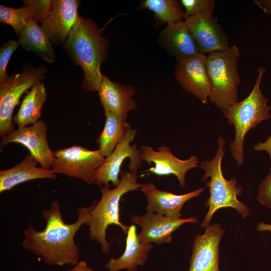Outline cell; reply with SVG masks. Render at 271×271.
Here are the masks:
<instances>
[{"label": "cell", "mask_w": 271, "mask_h": 271, "mask_svg": "<svg viewBox=\"0 0 271 271\" xmlns=\"http://www.w3.org/2000/svg\"><path fill=\"white\" fill-rule=\"evenodd\" d=\"M257 199L260 204L271 209V167L258 187Z\"/></svg>", "instance_id": "obj_30"}, {"label": "cell", "mask_w": 271, "mask_h": 271, "mask_svg": "<svg viewBox=\"0 0 271 271\" xmlns=\"http://www.w3.org/2000/svg\"><path fill=\"white\" fill-rule=\"evenodd\" d=\"M207 55L199 53L177 61L174 74L183 89L207 104L211 92V84L206 67Z\"/></svg>", "instance_id": "obj_11"}, {"label": "cell", "mask_w": 271, "mask_h": 271, "mask_svg": "<svg viewBox=\"0 0 271 271\" xmlns=\"http://www.w3.org/2000/svg\"><path fill=\"white\" fill-rule=\"evenodd\" d=\"M256 229L259 231H268L271 232V224L260 223L257 226Z\"/></svg>", "instance_id": "obj_33"}, {"label": "cell", "mask_w": 271, "mask_h": 271, "mask_svg": "<svg viewBox=\"0 0 271 271\" xmlns=\"http://www.w3.org/2000/svg\"><path fill=\"white\" fill-rule=\"evenodd\" d=\"M140 9H148L154 13L156 25L185 20L187 18L185 12L176 0H143Z\"/></svg>", "instance_id": "obj_25"}, {"label": "cell", "mask_w": 271, "mask_h": 271, "mask_svg": "<svg viewBox=\"0 0 271 271\" xmlns=\"http://www.w3.org/2000/svg\"><path fill=\"white\" fill-rule=\"evenodd\" d=\"M96 201L88 207L77 209L78 218L72 224L65 223L58 201L51 202L49 209L42 211L46 224L44 229L36 230L32 224L24 231V248L39 256L50 266L74 265L79 262L80 250L74 236L90 218Z\"/></svg>", "instance_id": "obj_1"}, {"label": "cell", "mask_w": 271, "mask_h": 271, "mask_svg": "<svg viewBox=\"0 0 271 271\" xmlns=\"http://www.w3.org/2000/svg\"><path fill=\"white\" fill-rule=\"evenodd\" d=\"M193 36L200 53L209 54L229 48V37L217 19L206 13L188 17L185 21Z\"/></svg>", "instance_id": "obj_13"}, {"label": "cell", "mask_w": 271, "mask_h": 271, "mask_svg": "<svg viewBox=\"0 0 271 271\" xmlns=\"http://www.w3.org/2000/svg\"><path fill=\"white\" fill-rule=\"evenodd\" d=\"M105 122L103 130L97 139L99 150L105 158L107 157L122 140L130 124L126 117L109 111H104Z\"/></svg>", "instance_id": "obj_23"}, {"label": "cell", "mask_w": 271, "mask_h": 271, "mask_svg": "<svg viewBox=\"0 0 271 271\" xmlns=\"http://www.w3.org/2000/svg\"><path fill=\"white\" fill-rule=\"evenodd\" d=\"M180 3L187 18L201 13L212 15L215 6L213 0H181Z\"/></svg>", "instance_id": "obj_28"}, {"label": "cell", "mask_w": 271, "mask_h": 271, "mask_svg": "<svg viewBox=\"0 0 271 271\" xmlns=\"http://www.w3.org/2000/svg\"><path fill=\"white\" fill-rule=\"evenodd\" d=\"M253 149L256 152H266L268 154L269 158L271 159V135L267 138L265 142L255 144L253 147Z\"/></svg>", "instance_id": "obj_31"}, {"label": "cell", "mask_w": 271, "mask_h": 271, "mask_svg": "<svg viewBox=\"0 0 271 271\" xmlns=\"http://www.w3.org/2000/svg\"><path fill=\"white\" fill-rule=\"evenodd\" d=\"M32 18L36 20L34 13L25 6L16 9L0 5L1 23L12 26L18 36Z\"/></svg>", "instance_id": "obj_26"}, {"label": "cell", "mask_w": 271, "mask_h": 271, "mask_svg": "<svg viewBox=\"0 0 271 271\" xmlns=\"http://www.w3.org/2000/svg\"><path fill=\"white\" fill-rule=\"evenodd\" d=\"M39 162L30 154L15 167L0 171V193L11 190L24 182L39 179L55 180L57 174L51 170L37 167Z\"/></svg>", "instance_id": "obj_21"}, {"label": "cell", "mask_w": 271, "mask_h": 271, "mask_svg": "<svg viewBox=\"0 0 271 271\" xmlns=\"http://www.w3.org/2000/svg\"><path fill=\"white\" fill-rule=\"evenodd\" d=\"M24 6L31 9L36 15L37 21L41 22L47 16L51 7V1L25 0Z\"/></svg>", "instance_id": "obj_29"}, {"label": "cell", "mask_w": 271, "mask_h": 271, "mask_svg": "<svg viewBox=\"0 0 271 271\" xmlns=\"http://www.w3.org/2000/svg\"><path fill=\"white\" fill-rule=\"evenodd\" d=\"M135 88L131 85H123L113 82L103 75L98 90L101 104L104 111H109L127 117L128 113L137 108L132 97Z\"/></svg>", "instance_id": "obj_19"}, {"label": "cell", "mask_w": 271, "mask_h": 271, "mask_svg": "<svg viewBox=\"0 0 271 271\" xmlns=\"http://www.w3.org/2000/svg\"><path fill=\"white\" fill-rule=\"evenodd\" d=\"M265 70L260 67L255 84L248 95L241 101L222 109L229 124L235 128V137L230 144L231 156L237 165L244 162V143L246 133L262 121L271 117L269 100L260 89L262 77Z\"/></svg>", "instance_id": "obj_3"}, {"label": "cell", "mask_w": 271, "mask_h": 271, "mask_svg": "<svg viewBox=\"0 0 271 271\" xmlns=\"http://www.w3.org/2000/svg\"><path fill=\"white\" fill-rule=\"evenodd\" d=\"M51 170L56 174L79 179L88 184L94 183L97 170L105 160L99 149L89 150L73 146L54 152Z\"/></svg>", "instance_id": "obj_8"}, {"label": "cell", "mask_w": 271, "mask_h": 271, "mask_svg": "<svg viewBox=\"0 0 271 271\" xmlns=\"http://www.w3.org/2000/svg\"><path fill=\"white\" fill-rule=\"evenodd\" d=\"M217 145L214 156L210 160H203L200 164V169L205 172L201 181L209 178L206 182V186L209 188L210 193L205 202L208 211L201 224L202 228L210 224L215 212L222 208H233L243 218L250 214L248 208L237 199V196L241 194L242 188L237 185L236 178L233 177L228 180L223 176L221 165L225 153V142L223 136L218 139Z\"/></svg>", "instance_id": "obj_5"}, {"label": "cell", "mask_w": 271, "mask_h": 271, "mask_svg": "<svg viewBox=\"0 0 271 271\" xmlns=\"http://www.w3.org/2000/svg\"><path fill=\"white\" fill-rule=\"evenodd\" d=\"M136 134L137 130L130 128L113 151L105 158L104 162L96 171L94 184L109 186V183L111 182L114 187H117L120 181L119 176L121 165L127 158L129 160V171L137 172L143 161L137 145H131Z\"/></svg>", "instance_id": "obj_9"}, {"label": "cell", "mask_w": 271, "mask_h": 271, "mask_svg": "<svg viewBox=\"0 0 271 271\" xmlns=\"http://www.w3.org/2000/svg\"><path fill=\"white\" fill-rule=\"evenodd\" d=\"M158 43L177 61L200 53L193 36L183 21L167 24L161 32Z\"/></svg>", "instance_id": "obj_18"}, {"label": "cell", "mask_w": 271, "mask_h": 271, "mask_svg": "<svg viewBox=\"0 0 271 271\" xmlns=\"http://www.w3.org/2000/svg\"><path fill=\"white\" fill-rule=\"evenodd\" d=\"M15 40H10L0 48V86L5 84L10 77L7 73V67L13 53L19 46Z\"/></svg>", "instance_id": "obj_27"}, {"label": "cell", "mask_w": 271, "mask_h": 271, "mask_svg": "<svg viewBox=\"0 0 271 271\" xmlns=\"http://www.w3.org/2000/svg\"><path fill=\"white\" fill-rule=\"evenodd\" d=\"M47 93L43 83H36L24 97L21 106L14 117L18 128L37 122L41 117L43 106L46 100Z\"/></svg>", "instance_id": "obj_24"}, {"label": "cell", "mask_w": 271, "mask_h": 271, "mask_svg": "<svg viewBox=\"0 0 271 271\" xmlns=\"http://www.w3.org/2000/svg\"><path fill=\"white\" fill-rule=\"evenodd\" d=\"M126 235L125 250L122 254L118 258H111L105 265L108 271H136L138 266L146 262L153 247L152 244L141 241L134 224L129 226Z\"/></svg>", "instance_id": "obj_20"}, {"label": "cell", "mask_w": 271, "mask_h": 271, "mask_svg": "<svg viewBox=\"0 0 271 271\" xmlns=\"http://www.w3.org/2000/svg\"><path fill=\"white\" fill-rule=\"evenodd\" d=\"M239 49L236 45L213 52L206 56L211 84L209 100L220 109L238 102L237 88L241 82L238 71Z\"/></svg>", "instance_id": "obj_6"}, {"label": "cell", "mask_w": 271, "mask_h": 271, "mask_svg": "<svg viewBox=\"0 0 271 271\" xmlns=\"http://www.w3.org/2000/svg\"><path fill=\"white\" fill-rule=\"evenodd\" d=\"M77 0H53L46 18L41 22V27L51 41L65 42L79 17Z\"/></svg>", "instance_id": "obj_16"}, {"label": "cell", "mask_w": 271, "mask_h": 271, "mask_svg": "<svg viewBox=\"0 0 271 271\" xmlns=\"http://www.w3.org/2000/svg\"><path fill=\"white\" fill-rule=\"evenodd\" d=\"M140 153L142 161L149 165L154 164L146 172L158 176L173 175L177 178L181 188L186 186L187 173L197 168L199 162L198 157L194 155L188 159L181 160L172 153L169 147L165 146L158 147L157 151L151 146H142Z\"/></svg>", "instance_id": "obj_10"}, {"label": "cell", "mask_w": 271, "mask_h": 271, "mask_svg": "<svg viewBox=\"0 0 271 271\" xmlns=\"http://www.w3.org/2000/svg\"><path fill=\"white\" fill-rule=\"evenodd\" d=\"M68 271H94L89 267L84 261H79L72 268Z\"/></svg>", "instance_id": "obj_32"}, {"label": "cell", "mask_w": 271, "mask_h": 271, "mask_svg": "<svg viewBox=\"0 0 271 271\" xmlns=\"http://www.w3.org/2000/svg\"><path fill=\"white\" fill-rule=\"evenodd\" d=\"M205 228L203 234L195 236L188 271H220L219 245L225 230L216 223Z\"/></svg>", "instance_id": "obj_15"}, {"label": "cell", "mask_w": 271, "mask_h": 271, "mask_svg": "<svg viewBox=\"0 0 271 271\" xmlns=\"http://www.w3.org/2000/svg\"><path fill=\"white\" fill-rule=\"evenodd\" d=\"M204 190V188H200L184 194L177 195L159 190L152 183L144 184L141 188L147 199L148 212L156 213L176 219L181 218V211L184 204L199 196Z\"/></svg>", "instance_id": "obj_17"}, {"label": "cell", "mask_w": 271, "mask_h": 271, "mask_svg": "<svg viewBox=\"0 0 271 271\" xmlns=\"http://www.w3.org/2000/svg\"><path fill=\"white\" fill-rule=\"evenodd\" d=\"M47 69L26 67L21 73L13 74L0 86V136L3 138L14 130L13 112L20 99L27 90L45 77Z\"/></svg>", "instance_id": "obj_7"}, {"label": "cell", "mask_w": 271, "mask_h": 271, "mask_svg": "<svg viewBox=\"0 0 271 271\" xmlns=\"http://www.w3.org/2000/svg\"><path fill=\"white\" fill-rule=\"evenodd\" d=\"M131 221L141 228L138 234L141 241L161 245L171 242L173 233L181 225L186 223H195L197 219L194 217L176 219L147 212L142 216L132 214Z\"/></svg>", "instance_id": "obj_14"}, {"label": "cell", "mask_w": 271, "mask_h": 271, "mask_svg": "<svg viewBox=\"0 0 271 271\" xmlns=\"http://www.w3.org/2000/svg\"><path fill=\"white\" fill-rule=\"evenodd\" d=\"M101 32L92 20L79 16L65 41L71 57L82 69L81 86L88 91H98L103 76L100 65L107 58L108 43Z\"/></svg>", "instance_id": "obj_2"}, {"label": "cell", "mask_w": 271, "mask_h": 271, "mask_svg": "<svg viewBox=\"0 0 271 271\" xmlns=\"http://www.w3.org/2000/svg\"><path fill=\"white\" fill-rule=\"evenodd\" d=\"M138 178L136 172H121L120 181L117 187L110 189L109 186H103L101 188V198L97 203L95 201L86 224L89 226L90 238L100 243L103 253H109L110 243L106 238V230L109 225H117L124 234L127 233L129 226L120 221L119 203L124 194L144 185L137 182Z\"/></svg>", "instance_id": "obj_4"}, {"label": "cell", "mask_w": 271, "mask_h": 271, "mask_svg": "<svg viewBox=\"0 0 271 271\" xmlns=\"http://www.w3.org/2000/svg\"><path fill=\"white\" fill-rule=\"evenodd\" d=\"M19 37L18 43L24 49L36 53L48 63L55 61L52 41L34 18L29 20Z\"/></svg>", "instance_id": "obj_22"}, {"label": "cell", "mask_w": 271, "mask_h": 271, "mask_svg": "<svg viewBox=\"0 0 271 271\" xmlns=\"http://www.w3.org/2000/svg\"><path fill=\"white\" fill-rule=\"evenodd\" d=\"M47 125L42 119L35 123L18 128L2 138L1 145L18 143L27 148L45 170H51L55 160L54 153L50 149L47 138Z\"/></svg>", "instance_id": "obj_12"}]
</instances>
